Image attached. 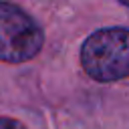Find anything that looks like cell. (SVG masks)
I'll list each match as a JSON object with an SVG mask.
<instances>
[{
    "label": "cell",
    "mask_w": 129,
    "mask_h": 129,
    "mask_svg": "<svg viewBox=\"0 0 129 129\" xmlns=\"http://www.w3.org/2000/svg\"><path fill=\"white\" fill-rule=\"evenodd\" d=\"M0 129H26L20 121L10 119V117H0Z\"/></svg>",
    "instance_id": "obj_3"
},
{
    "label": "cell",
    "mask_w": 129,
    "mask_h": 129,
    "mask_svg": "<svg viewBox=\"0 0 129 129\" xmlns=\"http://www.w3.org/2000/svg\"><path fill=\"white\" fill-rule=\"evenodd\" d=\"M81 62L101 83L129 77V28H103L93 32L83 44Z\"/></svg>",
    "instance_id": "obj_1"
},
{
    "label": "cell",
    "mask_w": 129,
    "mask_h": 129,
    "mask_svg": "<svg viewBox=\"0 0 129 129\" xmlns=\"http://www.w3.org/2000/svg\"><path fill=\"white\" fill-rule=\"evenodd\" d=\"M42 46V30L20 6L0 0V60L24 62Z\"/></svg>",
    "instance_id": "obj_2"
},
{
    "label": "cell",
    "mask_w": 129,
    "mask_h": 129,
    "mask_svg": "<svg viewBox=\"0 0 129 129\" xmlns=\"http://www.w3.org/2000/svg\"><path fill=\"white\" fill-rule=\"evenodd\" d=\"M121 2H123V4H127V6H129V0H121Z\"/></svg>",
    "instance_id": "obj_4"
}]
</instances>
